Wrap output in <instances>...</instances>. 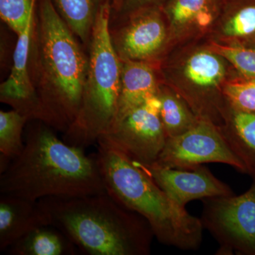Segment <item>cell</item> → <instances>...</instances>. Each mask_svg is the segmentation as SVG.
Masks as SVG:
<instances>
[{"label":"cell","instance_id":"1","mask_svg":"<svg viewBox=\"0 0 255 255\" xmlns=\"http://www.w3.org/2000/svg\"><path fill=\"white\" fill-rule=\"evenodd\" d=\"M88 55L52 0H36L28 54V74L38 120L62 132L80 110Z\"/></svg>","mask_w":255,"mask_h":255},{"label":"cell","instance_id":"2","mask_svg":"<svg viewBox=\"0 0 255 255\" xmlns=\"http://www.w3.org/2000/svg\"><path fill=\"white\" fill-rule=\"evenodd\" d=\"M23 149L0 175V193L38 201L106 191L95 155L60 140L53 128L29 121Z\"/></svg>","mask_w":255,"mask_h":255},{"label":"cell","instance_id":"3","mask_svg":"<svg viewBox=\"0 0 255 255\" xmlns=\"http://www.w3.org/2000/svg\"><path fill=\"white\" fill-rule=\"evenodd\" d=\"M48 225L91 255H147L155 237L142 216L117 202L107 191L38 201Z\"/></svg>","mask_w":255,"mask_h":255},{"label":"cell","instance_id":"4","mask_svg":"<svg viewBox=\"0 0 255 255\" xmlns=\"http://www.w3.org/2000/svg\"><path fill=\"white\" fill-rule=\"evenodd\" d=\"M95 157L106 191L124 207L148 222L162 244L183 251L201 246L200 219L169 199L141 167L117 146L101 137Z\"/></svg>","mask_w":255,"mask_h":255},{"label":"cell","instance_id":"5","mask_svg":"<svg viewBox=\"0 0 255 255\" xmlns=\"http://www.w3.org/2000/svg\"><path fill=\"white\" fill-rule=\"evenodd\" d=\"M112 1L103 4L97 16L89 46L88 70L80 110L63 140L85 149L97 143L115 119L120 94L122 60L110 33Z\"/></svg>","mask_w":255,"mask_h":255},{"label":"cell","instance_id":"6","mask_svg":"<svg viewBox=\"0 0 255 255\" xmlns=\"http://www.w3.org/2000/svg\"><path fill=\"white\" fill-rule=\"evenodd\" d=\"M204 229L219 243V255H255V179L241 195L202 199Z\"/></svg>","mask_w":255,"mask_h":255},{"label":"cell","instance_id":"7","mask_svg":"<svg viewBox=\"0 0 255 255\" xmlns=\"http://www.w3.org/2000/svg\"><path fill=\"white\" fill-rule=\"evenodd\" d=\"M205 163L228 164L246 173L243 162L231 150L219 127L200 118L187 132L168 137L154 164L187 169Z\"/></svg>","mask_w":255,"mask_h":255},{"label":"cell","instance_id":"8","mask_svg":"<svg viewBox=\"0 0 255 255\" xmlns=\"http://www.w3.org/2000/svg\"><path fill=\"white\" fill-rule=\"evenodd\" d=\"M118 25H110L112 44L122 60L159 64L169 41V29L162 6L132 11Z\"/></svg>","mask_w":255,"mask_h":255},{"label":"cell","instance_id":"9","mask_svg":"<svg viewBox=\"0 0 255 255\" xmlns=\"http://www.w3.org/2000/svg\"><path fill=\"white\" fill-rule=\"evenodd\" d=\"M160 107L158 96H153L112 126L101 137L117 146L137 163L153 164L167 139L159 116Z\"/></svg>","mask_w":255,"mask_h":255},{"label":"cell","instance_id":"10","mask_svg":"<svg viewBox=\"0 0 255 255\" xmlns=\"http://www.w3.org/2000/svg\"><path fill=\"white\" fill-rule=\"evenodd\" d=\"M136 163L150 174L171 200L183 209H186L188 203L195 199L202 200L234 194L229 186L218 179L203 164L185 169Z\"/></svg>","mask_w":255,"mask_h":255},{"label":"cell","instance_id":"11","mask_svg":"<svg viewBox=\"0 0 255 255\" xmlns=\"http://www.w3.org/2000/svg\"><path fill=\"white\" fill-rule=\"evenodd\" d=\"M33 21V18L17 36L11 73L7 80L0 85V101L29 121H38V102L30 80L28 65Z\"/></svg>","mask_w":255,"mask_h":255},{"label":"cell","instance_id":"12","mask_svg":"<svg viewBox=\"0 0 255 255\" xmlns=\"http://www.w3.org/2000/svg\"><path fill=\"white\" fill-rule=\"evenodd\" d=\"M121 60L120 94L118 108L112 126L119 123L127 114L145 103L149 98L157 95L160 85L157 73L158 64Z\"/></svg>","mask_w":255,"mask_h":255},{"label":"cell","instance_id":"13","mask_svg":"<svg viewBox=\"0 0 255 255\" xmlns=\"http://www.w3.org/2000/svg\"><path fill=\"white\" fill-rule=\"evenodd\" d=\"M47 225L38 201L0 195V251H6L28 233Z\"/></svg>","mask_w":255,"mask_h":255},{"label":"cell","instance_id":"14","mask_svg":"<svg viewBox=\"0 0 255 255\" xmlns=\"http://www.w3.org/2000/svg\"><path fill=\"white\" fill-rule=\"evenodd\" d=\"M222 0H167L162 6L170 36L209 29L219 17Z\"/></svg>","mask_w":255,"mask_h":255},{"label":"cell","instance_id":"15","mask_svg":"<svg viewBox=\"0 0 255 255\" xmlns=\"http://www.w3.org/2000/svg\"><path fill=\"white\" fill-rule=\"evenodd\" d=\"M231 150L243 162L246 174L255 179V112H243L226 105L218 126Z\"/></svg>","mask_w":255,"mask_h":255},{"label":"cell","instance_id":"16","mask_svg":"<svg viewBox=\"0 0 255 255\" xmlns=\"http://www.w3.org/2000/svg\"><path fill=\"white\" fill-rule=\"evenodd\" d=\"M219 23L224 44L255 48V0H228Z\"/></svg>","mask_w":255,"mask_h":255},{"label":"cell","instance_id":"17","mask_svg":"<svg viewBox=\"0 0 255 255\" xmlns=\"http://www.w3.org/2000/svg\"><path fill=\"white\" fill-rule=\"evenodd\" d=\"M78 251L61 231L47 225L28 233L5 252L11 255H75Z\"/></svg>","mask_w":255,"mask_h":255},{"label":"cell","instance_id":"18","mask_svg":"<svg viewBox=\"0 0 255 255\" xmlns=\"http://www.w3.org/2000/svg\"><path fill=\"white\" fill-rule=\"evenodd\" d=\"M57 11L85 47L90 46L92 29L104 4L112 0H52Z\"/></svg>","mask_w":255,"mask_h":255},{"label":"cell","instance_id":"19","mask_svg":"<svg viewBox=\"0 0 255 255\" xmlns=\"http://www.w3.org/2000/svg\"><path fill=\"white\" fill-rule=\"evenodd\" d=\"M157 95L161 102L159 116L167 138L187 132L200 119L179 94L160 85Z\"/></svg>","mask_w":255,"mask_h":255},{"label":"cell","instance_id":"20","mask_svg":"<svg viewBox=\"0 0 255 255\" xmlns=\"http://www.w3.org/2000/svg\"><path fill=\"white\" fill-rule=\"evenodd\" d=\"M29 119L16 110L0 112V152L12 160L22 152L23 132Z\"/></svg>","mask_w":255,"mask_h":255},{"label":"cell","instance_id":"21","mask_svg":"<svg viewBox=\"0 0 255 255\" xmlns=\"http://www.w3.org/2000/svg\"><path fill=\"white\" fill-rule=\"evenodd\" d=\"M221 93L226 105L233 110L255 112V79L241 76L224 82Z\"/></svg>","mask_w":255,"mask_h":255},{"label":"cell","instance_id":"22","mask_svg":"<svg viewBox=\"0 0 255 255\" xmlns=\"http://www.w3.org/2000/svg\"><path fill=\"white\" fill-rule=\"evenodd\" d=\"M208 48L232 64L241 76L255 79V48L213 41Z\"/></svg>","mask_w":255,"mask_h":255},{"label":"cell","instance_id":"23","mask_svg":"<svg viewBox=\"0 0 255 255\" xmlns=\"http://www.w3.org/2000/svg\"><path fill=\"white\" fill-rule=\"evenodd\" d=\"M36 3V0H0L1 20L18 36L33 18Z\"/></svg>","mask_w":255,"mask_h":255},{"label":"cell","instance_id":"24","mask_svg":"<svg viewBox=\"0 0 255 255\" xmlns=\"http://www.w3.org/2000/svg\"><path fill=\"white\" fill-rule=\"evenodd\" d=\"M166 1L167 0H124L122 9L116 14L122 16L143 8L162 6Z\"/></svg>","mask_w":255,"mask_h":255},{"label":"cell","instance_id":"25","mask_svg":"<svg viewBox=\"0 0 255 255\" xmlns=\"http://www.w3.org/2000/svg\"><path fill=\"white\" fill-rule=\"evenodd\" d=\"M124 0H112V12L117 14L122 9Z\"/></svg>","mask_w":255,"mask_h":255}]
</instances>
